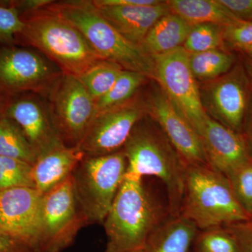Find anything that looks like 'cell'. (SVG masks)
<instances>
[{
    "instance_id": "10",
    "label": "cell",
    "mask_w": 252,
    "mask_h": 252,
    "mask_svg": "<svg viewBox=\"0 0 252 252\" xmlns=\"http://www.w3.org/2000/svg\"><path fill=\"white\" fill-rule=\"evenodd\" d=\"M46 99L63 144L79 147L95 116L94 99L77 77L64 73Z\"/></svg>"
},
{
    "instance_id": "22",
    "label": "cell",
    "mask_w": 252,
    "mask_h": 252,
    "mask_svg": "<svg viewBox=\"0 0 252 252\" xmlns=\"http://www.w3.org/2000/svg\"><path fill=\"white\" fill-rule=\"evenodd\" d=\"M235 62L233 54L220 49L189 54V64L194 77L196 80L206 82L218 79L229 72Z\"/></svg>"
},
{
    "instance_id": "40",
    "label": "cell",
    "mask_w": 252,
    "mask_h": 252,
    "mask_svg": "<svg viewBox=\"0 0 252 252\" xmlns=\"http://www.w3.org/2000/svg\"><path fill=\"white\" fill-rule=\"evenodd\" d=\"M241 51H243V52L245 53V54L248 56L249 59L252 60V44L248 46V47L242 50Z\"/></svg>"
},
{
    "instance_id": "32",
    "label": "cell",
    "mask_w": 252,
    "mask_h": 252,
    "mask_svg": "<svg viewBox=\"0 0 252 252\" xmlns=\"http://www.w3.org/2000/svg\"><path fill=\"white\" fill-rule=\"evenodd\" d=\"M224 228L235 239L238 252H252V219Z\"/></svg>"
},
{
    "instance_id": "15",
    "label": "cell",
    "mask_w": 252,
    "mask_h": 252,
    "mask_svg": "<svg viewBox=\"0 0 252 252\" xmlns=\"http://www.w3.org/2000/svg\"><path fill=\"white\" fill-rule=\"evenodd\" d=\"M44 194L31 187L0 191V230L24 242L36 252Z\"/></svg>"
},
{
    "instance_id": "35",
    "label": "cell",
    "mask_w": 252,
    "mask_h": 252,
    "mask_svg": "<svg viewBox=\"0 0 252 252\" xmlns=\"http://www.w3.org/2000/svg\"><path fill=\"white\" fill-rule=\"evenodd\" d=\"M10 3L18 10L21 16L47 6L51 0H11Z\"/></svg>"
},
{
    "instance_id": "38",
    "label": "cell",
    "mask_w": 252,
    "mask_h": 252,
    "mask_svg": "<svg viewBox=\"0 0 252 252\" xmlns=\"http://www.w3.org/2000/svg\"><path fill=\"white\" fill-rule=\"evenodd\" d=\"M11 97L0 91V117L4 115Z\"/></svg>"
},
{
    "instance_id": "30",
    "label": "cell",
    "mask_w": 252,
    "mask_h": 252,
    "mask_svg": "<svg viewBox=\"0 0 252 252\" xmlns=\"http://www.w3.org/2000/svg\"><path fill=\"white\" fill-rule=\"evenodd\" d=\"M23 26L18 10L9 1H0V49L16 45V37Z\"/></svg>"
},
{
    "instance_id": "6",
    "label": "cell",
    "mask_w": 252,
    "mask_h": 252,
    "mask_svg": "<svg viewBox=\"0 0 252 252\" xmlns=\"http://www.w3.org/2000/svg\"><path fill=\"white\" fill-rule=\"evenodd\" d=\"M127 162L123 150L84 157L70 176L76 200L88 224L103 223L125 178Z\"/></svg>"
},
{
    "instance_id": "5",
    "label": "cell",
    "mask_w": 252,
    "mask_h": 252,
    "mask_svg": "<svg viewBox=\"0 0 252 252\" xmlns=\"http://www.w3.org/2000/svg\"><path fill=\"white\" fill-rule=\"evenodd\" d=\"M181 215L198 230L252 220L239 204L228 179L210 165H187Z\"/></svg>"
},
{
    "instance_id": "31",
    "label": "cell",
    "mask_w": 252,
    "mask_h": 252,
    "mask_svg": "<svg viewBox=\"0 0 252 252\" xmlns=\"http://www.w3.org/2000/svg\"><path fill=\"white\" fill-rule=\"evenodd\" d=\"M223 43L242 51L252 44V21H239L223 27Z\"/></svg>"
},
{
    "instance_id": "28",
    "label": "cell",
    "mask_w": 252,
    "mask_h": 252,
    "mask_svg": "<svg viewBox=\"0 0 252 252\" xmlns=\"http://www.w3.org/2000/svg\"><path fill=\"white\" fill-rule=\"evenodd\" d=\"M226 177L235 198L252 219V159Z\"/></svg>"
},
{
    "instance_id": "25",
    "label": "cell",
    "mask_w": 252,
    "mask_h": 252,
    "mask_svg": "<svg viewBox=\"0 0 252 252\" xmlns=\"http://www.w3.org/2000/svg\"><path fill=\"white\" fill-rule=\"evenodd\" d=\"M0 157L20 159L31 165L37 159L21 128L5 115L0 117Z\"/></svg>"
},
{
    "instance_id": "39",
    "label": "cell",
    "mask_w": 252,
    "mask_h": 252,
    "mask_svg": "<svg viewBox=\"0 0 252 252\" xmlns=\"http://www.w3.org/2000/svg\"><path fill=\"white\" fill-rule=\"evenodd\" d=\"M244 67H245V71H246L247 75H248L250 86H251V89H252V60L247 59L245 61Z\"/></svg>"
},
{
    "instance_id": "12",
    "label": "cell",
    "mask_w": 252,
    "mask_h": 252,
    "mask_svg": "<svg viewBox=\"0 0 252 252\" xmlns=\"http://www.w3.org/2000/svg\"><path fill=\"white\" fill-rule=\"evenodd\" d=\"M147 115L137 97L94 117L79 147L86 157H100L122 150L137 123Z\"/></svg>"
},
{
    "instance_id": "23",
    "label": "cell",
    "mask_w": 252,
    "mask_h": 252,
    "mask_svg": "<svg viewBox=\"0 0 252 252\" xmlns=\"http://www.w3.org/2000/svg\"><path fill=\"white\" fill-rule=\"evenodd\" d=\"M147 79L142 73L124 69L110 91L96 101L95 116L135 98V94Z\"/></svg>"
},
{
    "instance_id": "24",
    "label": "cell",
    "mask_w": 252,
    "mask_h": 252,
    "mask_svg": "<svg viewBox=\"0 0 252 252\" xmlns=\"http://www.w3.org/2000/svg\"><path fill=\"white\" fill-rule=\"evenodd\" d=\"M124 70L117 63L99 60L77 77L96 102L110 91Z\"/></svg>"
},
{
    "instance_id": "21",
    "label": "cell",
    "mask_w": 252,
    "mask_h": 252,
    "mask_svg": "<svg viewBox=\"0 0 252 252\" xmlns=\"http://www.w3.org/2000/svg\"><path fill=\"white\" fill-rule=\"evenodd\" d=\"M167 3L172 13L191 26L213 23L223 27L239 21L219 0H170Z\"/></svg>"
},
{
    "instance_id": "19",
    "label": "cell",
    "mask_w": 252,
    "mask_h": 252,
    "mask_svg": "<svg viewBox=\"0 0 252 252\" xmlns=\"http://www.w3.org/2000/svg\"><path fill=\"white\" fill-rule=\"evenodd\" d=\"M198 231L182 215L170 216L150 235L140 252H189Z\"/></svg>"
},
{
    "instance_id": "3",
    "label": "cell",
    "mask_w": 252,
    "mask_h": 252,
    "mask_svg": "<svg viewBox=\"0 0 252 252\" xmlns=\"http://www.w3.org/2000/svg\"><path fill=\"white\" fill-rule=\"evenodd\" d=\"M24 26L18 44L34 48L64 74L79 77L101 59L82 33L51 4L21 16Z\"/></svg>"
},
{
    "instance_id": "37",
    "label": "cell",
    "mask_w": 252,
    "mask_h": 252,
    "mask_svg": "<svg viewBox=\"0 0 252 252\" xmlns=\"http://www.w3.org/2000/svg\"><path fill=\"white\" fill-rule=\"evenodd\" d=\"M240 135L243 137L244 142L246 145L247 149L250 158L252 159V98L250 100L248 112L245 117V122Z\"/></svg>"
},
{
    "instance_id": "27",
    "label": "cell",
    "mask_w": 252,
    "mask_h": 252,
    "mask_svg": "<svg viewBox=\"0 0 252 252\" xmlns=\"http://www.w3.org/2000/svg\"><path fill=\"white\" fill-rule=\"evenodd\" d=\"M18 187L34 188L32 165L20 159L0 157V191Z\"/></svg>"
},
{
    "instance_id": "18",
    "label": "cell",
    "mask_w": 252,
    "mask_h": 252,
    "mask_svg": "<svg viewBox=\"0 0 252 252\" xmlns=\"http://www.w3.org/2000/svg\"><path fill=\"white\" fill-rule=\"evenodd\" d=\"M85 157L79 147L57 149L36 159L32 165L34 188L45 194L69 178Z\"/></svg>"
},
{
    "instance_id": "14",
    "label": "cell",
    "mask_w": 252,
    "mask_h": 252,
    "mask_svg": "<svg viewBox=\"0 0 252 252\" xmlns=\"http://www.w3.org/2000/svg\"><path fill=\"white\" fill-rule=\"evenodd\" d=\"M145 104L157 123L187 165H209L201 138L175 107L161 88H155Z\"/></svg>"
},
{
    "instance_id": "9",
    "label": "cell",
    "mask_w": 252,
    "mask_h": 252,
    "mask_svg": "<svg viewBox=\"0 0 252 252\" xmlns=\"http://www.w3.org/2000/svg\"><path fill=\"white\" fill-rule=\"evenodd\" d=\"M156 80L176 108L201 134L208 115L202 104L200 91L183 46L167 54L153 56Z\"/></svg>"
},
{
    "instance_id": "8",
    "label": "cell",
    "mask_w": 252,
    "mask_h": 252,
    "mask_svg": "<svg viewBox=\"0 0 252 252\" xmlns=\"http://www.w3.org/2000/svg\"><path fill=\"white\" fill-rule=\"evenodd\" d=\"M88 225L76 200L70 177L44 194L36 252H63Z\"/></svg>"
},
{
    "instance_id": "29",
    "label": "cell",
    "mask_w": 252,
    "mask_h": 252,
    "mask_svg": "<svg viewBox=\"0 0 252 252\" xmlns=\"http://www.w3.org/2000/svg\"><path fill=\"white\" fill-rule=\"evenodd\" d=\"M194 245L197 252H238L235 239L224 227L202 230Z\"/></svg>"
},
{
    "instance_id": "26",
    "label": "cell",
    "mask_w": 252,
    "mask_h": 252,
    "mask_svg": "<svg viewBox=\"0 0 252 252\" xmlns=\"http://www.w3.org/2000/svg\"><path fill=\"white\" fill-rule=\"evenodd\" d=\"M223 43V26L200 23L192 26L183 47L189 54H198L219 49Z\"/></svg>"
},
{
    "instance_id": "4",
    "label": "cell",
    "mask_w": 252,
    "mask_h": 252,
    "mask_svg": "<svg viewBox=\"0 0 252 252\" xmlns=\"http://www.w3.org/2000/svg\"><path fill=\"white\" fill-rule=\"evenodd\" d=\"M51 6L82 33L101 59L155 79L154 58L142 46L122 35L99 13L93 0L54 1Z\"/></svg>"
},
{
    "instance_id": "17",
    "label": "cell",
    "mask_w": 252,
    "mask_h": 252,
    "mask_svg": "<svg viewBox=\"0 0 252 252\" xmlns=\"http://www.w3.org/2000/svg\"><path fill=\"white\" fill-rule=\"evenodd\" d=\"M95 6L122 35L140 46L154 25L171 12L167 1L154 6Z\"/></svg>"
},
{
    "instance_id": "41",
    "label": "cell",
    "mask_w": 252,
    "mask_h": 252,
    "mask_svg": "<svg viewBox=\"0 0 252 252\" xmlns=\"http://www.w3.org/2000/svg\"></svg>"
},
{
    "instance_id": "33",
    "label": "cell",
    "mask_w": 252,
    "mask_h": 252,
    "mask_svg": "<svg viewBox=\"0 0 252 252\" xmlns=\"http://www.w3.org/2000/svg\"><path fill=\"white\" fill-rule=\"evenodd\" d=\"M240 21H252V0H219Z\"/></svg>"
},
{
    "instance_id": "36",
    "label": "cell",
    "mask_w": 252,
    "mask_h": 252,
    "mask_svg": "<svg viewBox=\"0 0 252 252\" xmlns=\"http://www.w3.org/2000/svg\"><path fill=\"white\" fill-rule=\"evenodd\" d=\"M97 6H154L163 1L158 0H93Z\"/></svg>"
},
{
    "instance_id": "11",
    "label": "cell",
    "mask_w": 252,
    "mask_h": 252,
    "mask_svg": "<svg viewBox=\"0 0 252 252\" xmlns=\"http://www.w3.org/2000/svg\"><path fill=\"white\" fill-rule=\"evenodd\" d=\"M250 89L245 67L236 64L200 90L204 110L214 120L240 134L251 100Z\"/></svg>"
},
{
    "instance_id": "2",
    "label": "cell",
    "mask_w": 252,
    "mask_h": 252,
    "mask_svg": "<svg viewBox=\"0 0 252 252\" xmlns=\"http://www.w3.org/2000/svg\"><path fill=\"white\" fill-rule=\"evenodd\" d=\"M170 217L144 185L143 180L126 174L103 223L104 252H140L150 235Z\"/></svg>"
},
{
    "instance_id": "1",
    "label": "cell",
    "mask_w": 252,
    "mask_h": 252,
    "mask_svg": "<svg viewBox=\"0 0 252 252\" xmlns=\"http://www.w3.org/2000/svg\"><path fill=\"white\" fill-rule=\"evenodd\" d=\"M122 150L127 159L126 175L140 180L145 176L158 178L166 189L170 216L180 215L187 164L157 123L143 118Z\"/></svg>"
},
{
    "instance_id": "34",
    "label": "cell",
    "mask_w": 252,
    "mask_h": 252,
    "mask_svg": "<svg viewBox=\"0 0 252 252\" xmlns=\"http://www.w3.org/2000/svg\"><path fill=\"white\" fill-rule=\"evenodd\" d=\"M0 252H36L27 243L0 230Z\"/></svg>"
},
{
    "instance_id": "16",
    "label": "cell",
    "mask_w": 252,
    "mask_h": 252,
    "mask_svg": "<svg viewBox=\"0 0 252 252\" xmlns=\"http://www.w3.org/2000/svg\"><path fill=\"white\" fill-rule=\"evenodd\" d=\"M200 137L209 165L225 177L251 159L242 135L209 116Z\"/></svg>"
},
{
    "instance_id": "20",
    "label": "cell",
    "mask_w": 252,
    "mask_h": 252,
    "mask_svg": "<svg viewBox=\"0 0 252 252\" xmlns=\"http://www.w3.org/2000/svg\"><path fill=\"white\" fill-rule=\"evenodd\" d=\"M191 25L172 11L162 16L151 28L142 46L153 57L183 46Z\"/></svg>"
},
{
    "instance_id": "13",
    "label": "cell",
    "mask_w": 252,
    "mask_h": 252,
    "mask_svg": "<svg viewBox=\"0 0 252 252\" xmlns=\"http://www.w3.org/2000/svg\"><path fill=\"white\" fill-rule=\"evenodd\" d=\"M4 115L21 128L36 158L66 147L56 130L47 100L39 94L13 96Z\"/></svg>"
},
{
    "instance_id": "7",
    "label": "cell",
    "mask_w": 252,
    "mask_h": 252,
    "mask_svg": "<svg viewBox=\"0 0 252 252\" xmlns=\"http://www.w3.org/2000/svg\"><path fill=\"white\" fill-rule=\"evenodd\" d=\"M63 74L37 50L16 45L0 49V91L10 97L32 93L46 98Z\"/></svg>"
}]
</instances>
